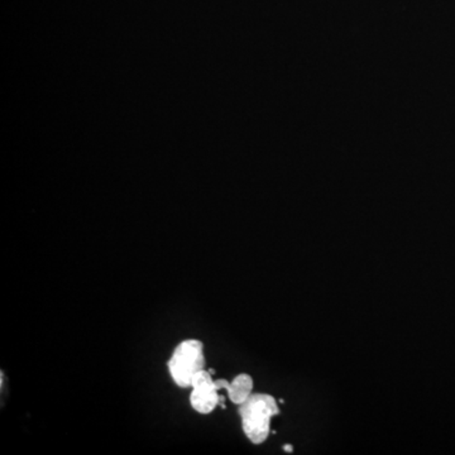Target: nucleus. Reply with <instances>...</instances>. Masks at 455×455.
<instances>
[{
  "label": "nucleus",
  "mask_w": 455,
  "mask_h": 455,
  "mask_svg": "<svg viewBox=\"0 0 455 455\" xmlns=\"http://www.w3.org/2000/svg\"><path fill=\"white\" fill-rule=\"evenodd\" d=\"M283 449H285V451H292V447L291 445H285Z\"/></svg>",
  "instance_id": "5"
},
{
  "label": "nucleus",
  "mask_w": 455,
  "mask_h": 455,
  "mask_svg": "<svg viewBox=\"0 0 455 455\" xmlns=\"http://www.w3.org/2000/svg\"><path fill=\"white\" fill-rule=\"evenodd\" d=\"M227 392L229 400L239 406L253 394L252 377L247 373L237 375L233 381L229 382Z\"/></svg>",
  "instance_id": "4"
},
{
  "label": "nucleus",
  "mask_w": 455,
  "mask_h": 455,
  "mask_svg": "<svg viewBox=\"0 0 455 455\" xmlns=\"http://www.w3.org/2000/svg\"><path fill=\"white\" fill-rule=\"evenodd\" d=\"M168 372L173 382L181 388H190L192 378L205 368L203 342L197 339H186L181 342L170 358Z\"/></svg>",
  "instance_id": "2"
},
{
  "label": "nucleus",
  "mask_w": 455,
  "mask_h": 455,
  "mask_svg": "<svg viewBox=\"0 0 455 455\" xmlns=\"http://www.w3.org/2000/svg\"><path fill=\"white\" fill-rule=\"evenodd\" d=\"M190 404L195 411L208 415L220 404L219 388L208 369H201L191 382Z\"/></svg>",
  "instance_id": "3"
},
{
  "label": "nucleus",
  "mask_w": 455,
  "mask_h": 455,
  "mask_svg": "<svg viewBox=\"0 0 455 455\" xmlns=\"http://www.w3.org/2000/svg\"><path fill=\"white\" fill-rule=\"evenodd\" d=\"M280 413L273 396L253 394L246 402L239 405V416L244 435L251 443H265L271 431V420Z\"/></svg>",
  "instance_id": "1"
}]
</instances>
